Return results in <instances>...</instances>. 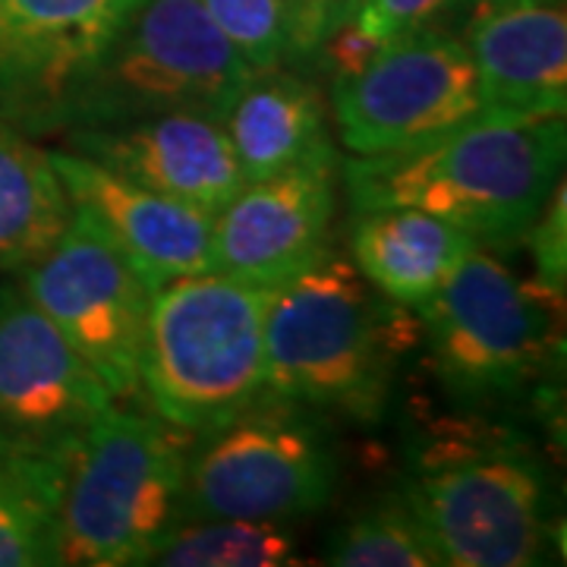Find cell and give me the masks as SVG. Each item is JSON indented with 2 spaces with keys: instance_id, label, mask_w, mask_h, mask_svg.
<instances>
[{
  "instance_id": "1",
  "label": "cell",
  "mask_w": 567,
  "mask_h": 567,
  "mask_svg": "<svg viewBox=\"0 0 567 567\" xmlns=\"http://www.w3.org/2000/svg\"><path fill=\"white\" fill-rule=\"evenodd\" d=\"M567 130L558 114L483 111L435 140L344 164L357 212L410 205L466 230L480 246L524 240L561 177Z\"/></svg>"
},
{
  "instance_id": "2",
  "label": "cell",
  "mask_w": 567,
  "mask_h": 567,
  "mask_svg": "<svg viewBox=\"0 0 567 567\" xmlns=\"http://www.w3.org/2000/svg\"><path fill=\"white\" fill-rule=\"evenodd\" d=\"M423 334L410 306L382 297L347 256L324 249L265 303V394L375 420L394 365Z\"/></svg>"
},
{
  "instance_id": "3",
  "label": "cell",
  "mask_w": 567,
  "mask_h": 567,
  "mask_svg": "<svg viewBox=\"0 0 567 567\" xmlns=\"http://www.w3.org/2000/svg\"><path fill=\"white\" fill-rule=\"evenodd\" d=\"M162 416L107 406L66 464L58 565H148L186 514L189 447Z\"/></svg>"
},
{
  "instance_id": "4",
  "label": "cell",
  "mask_w": 567,
  "mask_h": 567,
  "mask_svg": "<svg viewBox=\"0 0 567 567\" xmlns=\"http://www.w3.org/2000/svg\"><path fill=\"white\" fill-rule=\"evenodd\" d=\"M265 303L268 287L218 271L152 290L140 379L155 416L199 435L265 398Z\"/></svg>"
},
{
  "instance_id": "5",
  "label": "cell",
  "mask_w": 567,
  "mask_h": 567,
  "mask_svg": "<svg viewBox=\"0 0 567 567\" xmlns=\"http://www.w3.org/2000/svg\"><path fill=\"white\" fill-rule=\"evenodd\" d=\"M404 502L451 567H527L546 548V473L502 425H435Z\"/></svg>"
},
{
  "instance_id": "6",
  "label": "cell",
  "mask_w": 567,
  "mask_h": 567,
  "mask_svg": "<svg viewBox=\"0 0 567 567\" xmlns=\"http://www.w3.org/2000/svg\"><path fill=\"white\" fill-rule=\"evenodd\" d=\"M416 316L439 385L466 406L498 404L539 385L565 350V293L517 278L480 244Z\"/></svg>"
},
{
  "instance_id": "7",
  "label": "cell",
  "mask_w": 567,
  "mask_h": 567,
  "mask_svg": "<svg viewBox=\"0 0 567 567\" xmlns=\"http://www.w3.org/2000/svg\"><path fill=\"white\" fill-rule=\"evenodd\" d=\"M252 73L199 0H136L70 95L58 130L181 111L224 121Z\"/></svg>"
},
{
  "instance_id": "8",
  "label": "cell",
  "mask_w": 567,
  "mask_h": 567,
  "mask_svg": "<svg viewBox=\"0 0 567 567\" xmlns=\"http://www.w3.org/2000/svg\"><path fill=\"white\" fill-rule=\"evenodd\" d=\"M334 454L300 404L252 401L203 432L186 464V514L196 520H290L334 492Z\"/></svg>"
},
{
  "instance_id": "9",
  "label": "cell",
  "mask_w": 567,
  "mask_h": 567,
  "mask_svg": "<svg viewBox=\"0 0 567 567\" xmlns=\"http://www.w3.org/2000/svg\"><path fill=\"white\" fill-rule=\"evenodd\" d=\"M20 287L58 324L114 401L142 398V347L152 287L117 246L73 208L58 246L22 268Z\"/></svg>"
},
{
  "instance_id": "10",
  "label": "cell",
  "mask_w": 567,
  "mask_h": 567,
  "mask_svg": "<svg viewBox=\"0 0 567 567\" xmlns=\"http://www.w3.org/2000/svg\"><path fill=\"white\" fill-rule=\"evenodd\" d=\"M331 104L353 155L404 152L488 111L464 39L435 25L385 41L357 76L334 82Z\"/></svg>"
},
{
  "instance_id": "11",
  "label": "cell",
  "mask_w": 567,
  "mask_h": 567,
  "mask_svg": "<svg viewBox=\"0 0 567 567\" xmlns=\"http://www.w3.org/2000/svg\"><path fill=\"white\" fill-rule=\"evenodd\" d=\"M111 391L20 284L0 287V445L70 457Z\"/></svg>"
},
{
  "instance_id": "12",
  "label": "cell",
  "mask_w": 567,
  "mask_h": 567,
  "mask_svg": "<svg viewBox=\"0 0 567 567\" xmlns=\"http://www.w3.org/2000/svg\"><path fill=\"white\" fill-rule=\"evenodd\" d=\"M136 0H0V121L51 133Z\"/></svg>"
},
{
  "instance_id": "13",
  "label": "cell",
  "mask_w": 567,
  "mask_h": 567,
  "mask_svg": "<svg viewBox=\"0 0 567 567\" xmlns=\"http://www.w3.org/2000/svg\"><path fill=\"white\" fill-rule=\"evenodd\" d=\"M331 142L271 177L246 183L212 224V271L252 287H278L328 249L334 215Z\"/></svg>"
},
{
  "instance_id": "14",
  "label": "cell",
  "mask_w": 567,
  "mask_h": 567,
  "mask_svg": "<svg viewBox=\"0 0 567 567\" xmlns=\"http://www.w3.org/2000/svg\"><path fill=\"white\" fill-rule=\"evenodd\" d=\"M66 136L70 152L212 218L246 186L224 123L205 114L181 111L114 126H80L66 130Z\"/></svg>"
},
{
  "instance_id": "15",
  "label": "cell",
  "mask_w": 567,
  "mask_h": 567,
  "mask_svg": "<svg viewBox=\"0 0 567 567\" xmlns=\"http://www.w3.org/2000/svg\"><path fill=\"white\" fill-rule=\"evenodd\" d=\"M51 158L73 208L121 249L152 290L212 271V215L126 181L80 152H51Z\"/></svg>"
},
{
  "instance_id": "16",
  "label": "cell",
  "mask_w": 567,
  "mask_h": 567,
  "mask_svg": "<svg viewBox=\"0 0 567 567\" xmlns=\"http://www.w3.org/2000/svg\"><path fill=\"white\" fill-rule=\"evenodd\" d=\"M464 44L488 111L565 117V0H514L476 13Z\"/></svg>"
},
{
  "instance_id": "17",
  "label": "cell",
  "mask_w": 567,
  "mask_h": 567,
  "mask_svg": "<svg viewBox=\"0 0 567 567\" xmlns=\"http://www.w3.org/2000/svg\"><path fill=\"white\" fill-rule=\"evenodd\" d=\"M473 246L466 230L410 205L357 212L350 230L357 271L382 297L410 309L423 306Z\"/></svg>"
},
{
  "instance_id": "18",
  "label": "cell",
  "mask_w": 567,
  "mask_h": 567,
  "mask_svg": "<svg viewBox=\"0 0 567 567\" xmlns=\"http://www.w3.org/2000/svg\"><path fill=\"white\" fill-rule=\"evenodd\" d=\"M221 123L246 183L303 162L328 142L322 89L281 66L256 70Z\"/></svg>"
},
{
  "instance_id": "19",
  "label": "cell",
  "mask_w": 567,
  "mask_h": 567,
  "mask_svg": "<svg viewBox=\"0 0 567 567\" xmlns=\"http://www.w3.org/2000/svg\"><path fill=\"white\" fill-rule=\"evenodd\" d=\"M73 221V203L48 148L0 121V271L44 259Z\"/></svg>"
},
{
  "instance_id": "20",
  "label": "cell",
  "mask_w": 567,
  "mask_h": 567,
  "mask_svg": "<svg viewBox=\"0 0 567 567\" xmlns=\"http://www.w3.org/2000/svg\"><path fill=\"white\" fill-rule=\"evenodd\" d=\"M70 457L0 445V567L58 565V507Z\"/></svg>"
},
{
  "instance_id": "21",
  "label": "cell",
  "mask_w": 567,
  "mask_h": 567,
  "mask_svg": "<svg viewBox=\"0 0 567 567\" xmlns=\"http://www.w3.org/2000/svg\"><path fill=\"white\" fill-rule=\"evenodd\" d=\"M293 536L278 520L212 517L177 527L148 565L162 567H278L293 561Z\"/></svg>"
},
{
  "instance_id": "22",
  "label": "cell",
  "mask_w": 567,
  "mask_h": 567,
  "mask_svg": "<svg viewBox=\"0 0 567 567\" xmlns=\"http://www.w3.org/2000/svg\"><path fill=\"white\" fill-rule=\"evenodd\" d=\"M324 561L338 567H445L404 495L347 520L324 548Z\"/></svg>"
},
{
  "instance_id": "23",
  "label": "cell",
  "mask_w": 567,
  "mask_h": 567,
  "mask_svg": "<svg viewBox=\"0 0 567 567\" xmlns=\"http://www.w3.org/2000/svg\"><path fill=\"white\" fill-rule=\"evenodd\" d=\"M252 70H271L287 61L293 0H199Z\"/></svg>"
},
{
  "instance_id": "24",
  "label": "cell",
  "mask_w": 567,
  "mask_h": 567,
  "mask_svg": "<svg viewBox=\"0 0 567 567\" xmlns=\"http://www.w3.org/2000/svg\"><path fill=\"white\" fill-rule=\"evenodd\" d=\"M529 252L536 265V281L546 284L548 290L565 293L567 287V193L565 177L551 186L546 203L539 208L536 221L527 230Z\"/></svg>"
},
{
  "instance_id": "25",
  "label": "cell",
  "mask_w": 567,
  "mask_h": 567,
  "mask_svg": "<svg viewBox=\"0 0 567 567\" xmlns=\"http://www.w3.org/2000/svg\"><path fill=\"white\" fill-rule=\"evenodd\" d=\"M457 0H357L347 22H353L375 44L432 25L442 13L454 10Z\"/></svg>"
},
{
  "instance_id": "26",
  "label": "cell",
  "mask_w": 567,
  "mask_h": 567,
  "mask_svg": "<svg viewBox=\"0 0 567 567\" xmlns=\"http://www.w3.org/2000/svg\"><path fill=\"white\" fill-rule=\"evenodd\" d=\"M357 0H293V25L287 61H309L319 41L350 17Z\"/></svg>"
},
{
  "instance_id": "27",
  "label": "cell",
  "mask_w": 567,
  "mask_h": 567,
  "mask_svg": "<svg viewBox=\"0 0 567 567\" xmlns=\"http://www.w3.org/2000/svg\"><path fill=\"white\" fill-rule=\"evenodd\" d=\"M505 3H514V0H457L454 7H464L470 10V17H476V13H486V10L505 7Z\"/></svg>"
}]
</instances>
